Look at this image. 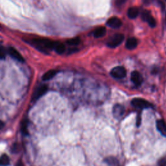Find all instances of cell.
<instances>
[{
	"label": "cell",
	"instance_id": "obj_1",
	"mask_svg": "<svg viewBox=\"0 0 166 166\" xmlns=\"http://www.w3.org/2000/svg\"><path fill=\"white\" fill-rule=\"evenodd\" d=\"M131 104L133 107L139 109H145L152 107V105L145 99L141 98L133 99L131 101Z\"/></svg>",
	"mask_w": 166,
	"mask_h": 166
},
{
	"label": "cell",
	"instance_id": "obj_2",
	"mask_svg": "<svg viewBox=\"0 0 166 166\" xmlns=\"http://www.w3.org/2000/svg\"><path fill=\"white\" fill-rule=\"evenodd\" d=\"M124 38L123 34H116L109 39L107 44L108 47L114 48V47L119 46L123 42Z\"/></svg>",
	"mask_w": 166,
	"mask_h": 166
},
{
	"label": "cell",
	"instance_id": "obj_3",
	"mask_svg": "<svg viewBox=\"0 0 166 166\" xmlns=\"http://www.w3.org/2000/svg\"><path fill=\"white\" fill-rule=\"evenodd\" d=\"M110 75L115 78L120 79V78H123L126 76V71L122 66H117L111 70Z\"/></svg>",
	"mask_w": 166,
	"mask_h": 166
},
{
	"label": "cell",
	"instance_id": "obj_4",
	"mask_svg": "<svg viewBox=\"0 0 166 166\" xmlns=\"http://www.w3.org/2000/svg\"><path fill=\"white\" fill-rule=\"evenodd\" d=\"M47 90H48V87H47L46 85L41 86L40 87H39L33 94V96L32 97V101H37L39 98H40L42 96H43L47 92Z\"/></svg>",
	"mask_w": 166,
	"mask_h": 166
},
{
	"label": "cell",
	"instance_id": "obj_5",
	"mask_svg": "<svg viewBox=\"0 0 166 166\" xmlns=\"http://www.w3.org/2000/svg\"><path fill=\"white\" fill-rule=\"evenodd\" d=\"M107 25L112 29H118L122 26V21L119 18L111 17L107 20Z\"/></svg>",
	"mask_w": 166,
	"mask_h": 166
},
{
	"label": "cell",
	"instance_id": "obj_6",
	"mask_svg": "<svg viewBox=\"0 0 166 166\" xmlns=\"http://www.w3.org/2000/svg\"><path fill=\"white\" fill-rule=\"evenodd\" d=\"M112 113L114 117L117 120H120L122 117L125 113V108L123 106L120 104L116 105L112 110Z\"/></svg>",
	"mask_w": 166,
	"mask_h": 166
},
{
	"label": "cell",
	"instance_id": "obj_7",
	"mask_svg": "<svg viewBox=\"0 0 166 166\" xmlns=\"http://www.w3.org/2000/svg\"><path fill=\"white\" fill-rule=\"evenodd\" d=\"M9 53L10 56L15 60H17L20 62H23L25 61L24 59H23L22 55L18 52V51L12 47H11L9 48Z\"/></svg>",
	"mask_w": 166,
	"mask_h": 166
},
{
	"label": "cell",
	"instance_id": "obj_8",
	"mask_svg": "<svg viewBox=\"0 0 166 166\" xmlns=\"http://www.w3.org/2000/svg\"><path fill=\"white\" fill-rule=\"evenodd\" d=\"M131 80L136 86H140L143 82V78H142L141 75L138 72L134 71L131 74Z\"/></svg>",
	"mask_w": 166,
	"mask_h": 166
},
{
	"label": "cell",
	"instance_id": "obj_9",
	"mask_svg": "<svg viewBox=\"0 0 166 166\" xmlns=\"http://www.w3.org/2000/svg\"><path fill=\"white\" fill-rule=\"evenodd\" d=\"M156 128L162 136L166 137V124L164 120H157Z\"/></svg>",
	"mask_w": 166,
	"mask_h": 166
},
{
	"label": "cell",
	"instance_id": "obj_10",
	"mask_svg": "<svg viewBox=\"0 0 166 166\" xmlns=\"http://www.w3.org/2000/svg\"><path fill=\"white\" fill-rule=\"evenodd\" d=\"M138 45V41L135 38H129L126 42L125 47L129 50H132L136 48Z\"/></svg>",
	"mask_w": 166,
	"mask_h": 166
},
{
	"label": "cell",
	"instance_id": "obj_11",
	"mask_svg": "<svg viewBox=\"0 0 166 166\" xmlns=\"http://www.w3.org/2000/svg\"><path fill=\"white\" fill-rule=\"evenodd\" d=\"M57 74V72L56 70L51 69V70H49L48 72H47L46 73H45L43 75L42 78V80L44 81H50L51 79V78H53L55 75H56Z\"/></svg>",
	"mask_w": 166,
	"mask_h": 166
},
{
	"label": "cell",
	"instance_id": "obj_12",
	"mask_svg": "<svg viewBox=\"0 0 166 166\" xmlns=\"http://www.w3.org/2000/svg\"><path fill=\"white\" fill-rule=\"evenodd\" d=\"M139 14V11L136 7H130L127 11V16L130 19H135Z\"/></svg>",
	"mask_w": 166,
	"mask_h": 166
},
{
	"label": "cell",
	"instance_id": "obj_13",
	"mask_svg": "<svg viewBox=\"0 0 166 166\" xmlns=\"http://www.w3.org/2000/svg\"><path fill=\"white\" fill-rule=\"evenodd\" d=\"M106 33V29L103 27H101L95 30L93 32V36L96 38L102 37Z\"/></svg>",
	"mask_w": 166,
	"mask_h": 166
},
{
	"label": "cell",
	"instance_id": "obj_14",
	"mask_svg": "<svg viewBox=\"0 0 166 166\" xmlns=\"http://www.w3.org/2000/svg\"><path fill=\"white\" fill-rule=\"evenodd\" d=\"M10 164V159L7 154H3L0 158V166H7Z\"/></svg>",
	"mask_w": 166,
	"mask_h": 166
},
{
	"label": "cell",
	"instance_id": "obj_15",
	"mask_svg": "<svg viewBox=\"0 0 166 166\" xmlns=\"http://www.w3.org/2000/svg\"><path fill=\"white\" fill-rule=\"evenodd\" d=\"M54 50H55V51H56L57 53H58L59 55H62L64 53V51L66 50V47H65V45L64 44L57 42V44L56 46H55Z\"/></svg>",
	"mask_w": 166,
	"mask_h": 166
},
{
	"label": "cell",
	"instance_id": "obj_16",
	"mask_svg": "<svg viewBox=\"0 0 166 166\" xmlns=\"http://www.w3.org/2000/svg\"><path fill=\"white\" fill-rule=\"evenodd\" d=\"M80 42H81L80 38H78V37L69 39V40H68L66 41V43L69 45H77L79 44Z\"/></svg>",
	"mask_w": 166,
	"mask_h": 166
},
{
	"label": "cell",
	"instance_id": "obj_17",
	"mask_svg": "<svg viewBox=\"0 0 166 166\" xmlns=\"http://www.w3.org/2000/svg\"><path fill=\"white\" fill-rule=\"evenodd\" d=\"M151 17V14H150L149 11H144L141 14V18L144 21H147L149 18Z\"/></svg>",
	"mask_w": 166,
	"mask_h": 166
},
{
	"label": "cell",
	"instance_id": "obj_18",
	"mask_svg": "<svg viewBox=\"0 0 166 166\" xmlns=\"http://www.w3.org/2000/svg\"><path fill=\"white\" fill-rule=\"evenodd\" d=\"M27 120H25L21 123V132L23 134H27Z\"/></svg>",
	"mask_w": 166,
	"mask_h": 166
},
{
	"label": "cell",
	"instance_id": "obj_19",
	"mask_svg": "<svg viewBox=\"0 0 166 166\" xmlns=\"http://www.w3.org/2000/svg\"><path fill=\"white\" fill-rule=\"evenodd\" d=\"M147 22L148 23L149 26L150 27H154L156 26V20H155V19L152 17V16H151V17H150V18H149V20H147Z\"/></svg>",
	"mask_w": 166,
	"mask_h": 166
},
{
	"label": "cell",
	"instance_id": "obj_20",
	"mask_svg": "<svg viewBox=\"0 0 166 166\" xmlns=\"http://www.w3.org/2000/svg\"><path fill=\"white\" fill-rule=\"evenodd\" d=\"M6 57V52L3 47L0 46V60H3Z\"/></svg>",
	"mask_w": 166,
	"mask_h": 166
},
{
	"label": "cell",
	"instance_id": "obj_21",
	"mask_svg": "<svg viewBox=\"0 0 166 166\" xmlns=\"http://www.w3.org/2000/svg\"><path fill=\"white\" fill-rule=\"evenodd\" d=\"M126 0H116V3L117 6H121L125 3Z\"/></svg>",
	"mask_w": 166,
	"mask_h": 166
},
{
	"label": "cell",
	"instance_id": "obj_22",
	"mask_svg": "<svg viewBox=\"0 0 166 166\" xmlns=\"http://www.w3.org/2000/svg\"><path fill=\"white\" fill-rule=\"evenodd\" d=\"M15 166H23V163H22V162L21 160H19L17 163V164L15 165Z\"/></svg>",
	"mask_w": 166,
	"mask_h": 166
},
{
	"label": "cell",
	"instance_id": "obj_23",
	"mask_svg": "<svg viewBox=\"0 0 166 166\" xmlns=\"http://www.w3.org/2000/svg\"><path fill=\"white\" fill-rule=\"evenodd\" d=\"M4 125H5L3 121H0V129H2L4 126Z\"/></svg>",
	"mask_w": 166,
	"mask_h": 166
}]
</instances>
